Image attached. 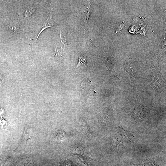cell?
<instances>
[{
    "label": "cell",
    "mask_w": 166,
    "mask_h": 166,
    "mask_svg": "<svg viewBox=\"0 0 166 166\" xmlns=\"http://www.w3.org/2000/svg\"><path fill=\"white\" fill-rule=\"evenodd\" d=\"M125 68L130 76L131 85L135 84L138 78L139 69L138 64L131 60L126 63Z\"/></svg>",
    "instance_id": "6da1fadb"
},
{
    "label": "cell",
    "mask_w": 166,
    "mask_h": 166,
    "mask_svg": "<svg viewBox=\"0 0 166 166\" xmlns=\"http://www.w3.org/2000/svg\"><path fill=\"white\" fill-rule=\"evenodd\" d=\"M165 79L162 73L160 72H155L151 76V85L155 90L160 92L165 86Z\"/></svg>",
    "instance_id": "7a4b0ae2"
},
{
    "label": "cell",
    "mask_w": 166,
    "mask_h": 166,
    "mask_svg": "<svg viewBox=\"0 0 166 166\" xmlns=\"http://www.w3.org/2000/svg\"><path fill=\"white\" fill-rule=\"evenodd\" d=\"M131 116L133 119L136 122L142 123L146 118L145 109L142 105H138L133 109L131 112Z\"/></svg>",
    "instance_id": "3957f363"
},
{
    "label": "cell",
    "mask_w": 166,
    "mask_h": 166,
    "mask_svg": "<svg viewBox=\"0 0 166 166\" xmlns=\"http://www.w3.org/2000/svg\"><path fill=\"white\" fill-rule=\"evenodd\" d=\"M130 134L122 128H118L114 137V145H117L120 143L128 142V140H130Z\"/></svg>",
    "instance_id": "277c9868"
},
{
    "label": "cell",
    "mask_w": 166,
    "mask_h": 166,
    "mask_svg": "<svg viewBox=\"0 0 166 166\" xmlns=\"http://www.w3.org/2000/svg\"><path fill=\"white\" fill-rule=\"evenodd\" d=\"M31 133L28 130H25L21 143L19 146L18 150H20L21 149L25 148L26 146H28L29 144L31 143L32 140V137Z\"/></svg>",
    "instance_id": "5b68a950"
},
{
    "label": "cell",
    "mask_w": 166,
    "mask_h": 166,
    "mask_svg": "<svg viewBox=\"0 0 166 166\" xmlns=\"http://www.w3.org/2000/svg\"><path fill=\"white\" fill-rule=\"evenodd\" d=\"M105 65L108 69L109 71L111 74L114 77L118 78L114 70V63L113 58L112 57H109L106 60Z\"/></svg>",
    "instance_id": "8992f818"
},
{
    "label": "cell",
    "mask_w": 166,
    "mask_h": 166,
    "mask_svg": "<svg viewBox=\"0 0 166 166\" xmlns=\"http://www.w3.org/2000/svg\"><path fill=\"white\" fill-rule=\"evenodd\" d=\"M55 23L52 17V12L50 13L48 18L46 21L43 25L42 28V29L41 30L39 35H38L37 37L36 38V40L38 39V37L42 33L45 29L50 28L52 27L55 26Z\"/></svg>",
    "instance_id": "52a82bcc"
},
{
    "label": "cell",
    "mask_w": 166,
    "mask_h": 166,
    "mask_svg": "<svg viewBox=\"0 0 166 166\" xmlns=\"http://www.w3.org/2000/svg\"><path fill=\"white\" fill-rule=\"evenodd\" d=\"M91 13V6L90 5L86 4L84 8L82 11V15L84 18V21L86 26L88 28V21L89 16Z\"/></svg>",
    "instance_id": "ba28073f"
},
{
    "label": "cell",
    "mask_w": 166,
    "mask_h": 166,
    "mask_svg": "<svg viewBox=\"0 0 166 166\" xmlns=\"http://www.w3.org/2000/svg\"><path fill=\"white\" fill-rule=\"evenodd\" d=\"M67 136V135L65 132L62 129H60L57 131L55 135V139L59 140L64 139Z\"/></svg>",
    "instance_id": "9c48e42d"
},
{
    "label": "cell",
    "mask_w": 166,
    "mask_h": 166,
    "mask_svg": "<svg viewBox=\"0 0 166 166\" xmlns=\"http://www.w3.org/2000/svg\"><path fill=\"white\" fill-rule=\"evenodd\" d=\"M87 63L86 55H83L79 58L78 64L77 65L76 68L83 65H84L85 66H87Z\"/></svg>",
    "instance_id": "30bf717a"
},
{
    "label": "cell",
    "mask_w": 166,
    "mask_h": 166,
    "mask_svg": "<svg viewBox=\"0 0 166 166\" xmlns=\"http://www.w3.org/2000/svg\"><path fill=\"white\" fill-rule=\"evenodd\" d=\"M73 149L76 152L80 154H85L86 150L83 147L79 145H76L74 146Z\"/></svg>",
    "instance_id": "8fae6325"
},
{
    "label": "cell",
    "mask_w": 166,
    "mask_h": 166,
    "mask_svg": "<svg viewBox=\"0 0 166 166\" xmlns=\"http://www.w3.org/2000/svg\"><path fill=\"white\" fill-rule=\"evenodd\" d=\"M73 155L81 162L85 164H87V161L86 158L82 155L77 154H73Z\"/></svg>",
    "instance_id": "7c38bea8"
},
{
    "label": "cell",
    "mask_w": 166,
    "mask_h": 166,
    "mask_svg": "<svg viewBox=\"0 0 166 166\" xmlns=\"http://www.w3.org/2000/svg\"><path fill=\"white\" fill-rule=\"evenodd\" d=\"M60 37L61 40V42L62 43L64 47L67 48L68 47V43L66 40V37L61 35V33H60Z\"/></svg>",
    "instance_id": "4fadbf2b"
},
{
    "label": "cell",
    "mask_w": 166,
    "mask_h": 166,
    "mask_svg": "<svg viewBox=\"0 0 166 166\" xmlns=\"http://www.w3.org/2000/svg\"><path fill=\"white\" fill-rule=\"evenodd\" d=\"M142 166H157L156 163L152 162L147 161L145 162Z\"/></svg>",
    "instance_id": "5bb4252c"
},
{
    "label": "cell",
    "mask_w": 166,
    "mask_h": 166,
    "mask_svg": "<svg viewBox=\"0 0 166 166\" xmlns=\"http://www.w3.org/2000/svg\"><path fill=\"white\" fill-rule=\"evenodd\" d=\"M33 9H29L26 11L25 14V16L26 17H28L31 15L33 13L34 11Z\"/></svg>",
    "instance_id": "9a60e30c"
},
{
    "label": "cell",
    "mask_w": 166,
    "mask_h": 166,
    "mask_svg": "<svg viewBox=\"0 0 166 166\" xmlns=\"http://www.w3.org/2000/svg\"><path fill=\"white\" fill-rule=\"evenodd\" d=\"M11 30L14 33H18L19 32V29L17 27L14 26H12L10 27Z\"/></svg>",
    "instance_id": "2e32d148"
},
{
    "label": "cell",
    "mask_w": 166,
    "mask_h": 166,
    "mask_svg": "<svg viewBox=\"0 0 166 166\" xmlns=\"http://www.w3.org/2000/svg\"><path fill=\"white\" fill-rule=\"evenodd\" d=\"M60 52L59 50L56 49L55 50V52L54 56L55 55V56H58Z\"/></svg>",
    "instance_id": "e0dca14e"
}]
</instances>
